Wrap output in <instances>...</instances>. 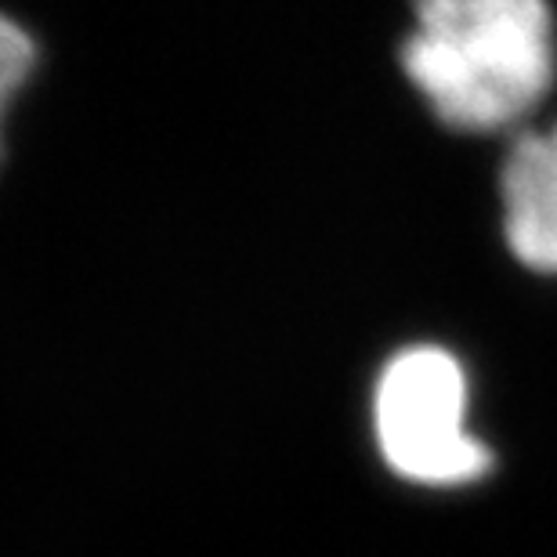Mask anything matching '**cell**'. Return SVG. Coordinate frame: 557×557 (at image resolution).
I'll list each match as a JSON object with an SVG mask.
<instances>
[{"label": "cell", "mask_w": 557, "mask_h": 557, "mask_svg": "<svg viewBox=\"0 0 557 557\" xmlns=\"http://www.w3.org/2000/svg\"><path fill=\"white\" fill-rule=\"evenodd\" d=\"M403 70L445 127L496 135L521 124L557 76L547 0H413Z\"/></svg>", "instance_id": "obj_1"}, {"label": "cell", "mask_w": 557, "mask_h": 557, "mask_svg": "<svg viewBox=\"0 0 557 557\" xmlns=\"http://www.w3.org/2000/svg\"><path fill=\"white\" fill-rule=\"evenodd\" d=\"M373 428L384 460L409 482L467 485L493 463L485 442L467 428V373L434 344L398 351L373 395Z\"/></svg>", "instance_id": "obj_2"}, {"label": "cell", "mask_w": 557, "mask_h": 557, "mask_svg": "<svg viewBox=\"0 0 557 557\" xmlns=\"http://www.w3.org/2000/svg\"><path fill=\"white\" fill-rule=\"evenodd\" d=\"M504 236L532 272L557 275V124L521 131L499 171Z\"/></svg>", "instance_id": "obj_3"}, {"label": "cell", "mask_w": 557, "mask_h": 557, "mask_svg": "<svg viewBox=\"0 0 557 557\" xmlns=\"http://www.w3.org/2000/svg\"><path fill=\"white\" fill-rule=\"evenodd\" d=\"M37 65V44L15 18L0 15V124L11 106V98L22 91ZM0 156H4V138H0Z\"/></svg>", "instance_id": "obj_4"}]
</instances>
